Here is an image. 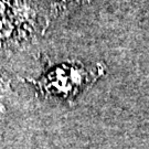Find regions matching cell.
Masks as SVG:
<instances>
[{
  "mask_svg": "<svg viewBox=\"0 0 149 149\" xmlns=\"http://www.w3.org/2000/svg\"><path fill=\"white\" fill-rule=\"evenodd\" d=\"M104 71L105 66L102 63L96 64L94 69L80 63H64L50 69L34 84L45 97H60L72 103L87 86L104 74Z\"/></svg>",
  "mask_w": 149,
  "mask_h": 149,
  "instance_id": "1",
  "label": "cell"
},
{
  "mask_svg": "<svg viewBox=\"0 0 149 149\" xmlns=\"http://www.w3.org/2000/svg\"><path fill=\"white\" fill-rule=\"evenodd\" d=\"M54 7L56 9H66L70 6L74 5V3H81L86 0H53Z\"/></svg>",
  "mask_w": 149,
  "mask_h": 149,
  "instance_id": "2",
  "label": "cell"
}]
</instances>
